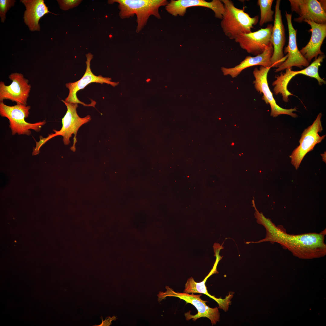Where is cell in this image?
<instances>
[{"mask_svg": "<svg viewBox=\"0 0 326 326\" xmlns=\"http://www.w3.org/2000/svg\"><path fill=\"white\" fill-rule=\"evenodd\" d=\"M255 217L259 224L266 231L265 238L254 243L270 241L277 243L288 249L295 256L301 258H312L324 256L326 245L324 242L326 229L319 233H309L299 235L288 234L281 226H276L261 212L256 209Z\"/></svg>", "mask_w": 326, "mask_h": 326, "instance_id": "obj_1", "label": "cell"}, {"mask_svg": "<svg viewBox=\"0 0 326 326\" xmlns=\"http://www.w3.org/2000/svg\"><path fill=\"white\" fill-rule=\"evenodd\" d=\"M119 3V15L122 19L129 18L136 14L137 25L136 32L139 33L146 25L150 16L153 15L161 18L159 8L165 6L168 2L166 0H110L109 4Z\"/></svg>", "mask_w": 326, "mask_h": 326, "instance_id": "obj_2", "label": "cell"}, {"mask_svg": "<svg viewBox=\"0 0 326 326\" xmlns=\"http://www.w3.org/2000/svg\"><path fill=\"white\" fill-rule=\"evenodd\" d=\"M221 1L224 4V12L220 24L225 35L230 39H235L240 34L251 32L253 26L258 21L259 16L251 17L244 11V8L236 7L231 0Z\"/></svg>", "mask_w": 326, "mask_h": 326, "instance_id": "obj_3", "label": "cell"}, {"mask_svg": "<svg viewBox=\"0 0 326 326\" xmlns=\"http://www.w3.org/2000/svg\"><path fill=\"white\" fill-rule=\"evenodd\" d=\"M30 108V106L18 104L13 106H8L3 102H0V115L8 119L12 135L17 133L19 135L29 136L31 133L30 129L39 132L42 126L46 124L45 120L34 123H29L25 121V119L28 117Z\"/></svg>", "mask_w": 326, "mask_h": 326, "instance_id": "obj_4", "label": "cell"}, {"mask_svg": "<svg viewBox=\"0 0 326 326\" xmlns=\"http://www.w3.org/2000/svg\"><path fill=\"white\" fill-rule=\"evenodd\" d=\"M165 288L166 291L165 292H160L158 295L159 302L167 296L177 297L185 301L187 303L193 305L197 309L198 312L195 315H191L189 312L185 314L187 320L192 319L195 321L200 318L206 317L210 319L212 325L216 324L219 321L220 313L218 308H212L207 305L206 304L207 301L200 298L201 294L196 295L193 293L190 294L184 292H176L168 286Z\"/></svg>", "mask_w": 326, "mask_h": 326, "instance_id": "obj_5", "label": "cell"}, {"mask_svg": "<svg viewBox=\"0 0 326 326\" xmlns=\"http://www.w3.org/2000/svg\"><path fill=\"white\" fill-rule=\"evenodd\" d=\"M322 114L319 113L312 124L303 131L299 140V145L292 151L289 157L292 164L297 170L305 155L312 150L315 146L321 142L326 135L320 136L318 133L323 130L321 122Z\"/></svg>", "mask_w": 326, "mask_h": 326, "instance_id": "obj_6", "label": "cell"}, {"mask_svg": "<svg viewBox=\"0 0 326 326\" xmlns=\"http://www.w3.org/2000/svg\"><path fill=\"white\" fill-rule=\"evenodd\" d=\"M325 58L324 55H319L310 65L301 70L293 71L292 70V68L286 69L285 73H281L280 75L275 77L276 79L272 83V85L274 86L273 91L274 94L276 95L281 94L283 101L285 102H288V97L293 95L288 90V85L294 76L299 74L315 78L320 85L325 84V81L320 77L318 72L319 67L321 66V63Z\"/></svg>", "mask_w": 326, "mask_h": 326, "instance_id": "obj_7", "label": "cell"}, {"mask_svg": "<svg viewBox=\"0 0 326 326\" xmlns=\"http://www.w3.org/2000/svg\"><path fill=\"white\" fill-rule=\"evenodd\" d=\"M62 101L66 105L67 110L62 119V128L59 131L53 130L55 133L53 134L55 137L57 136H62L63 141L66 145L69 144L70 138L72 137V134H74L73 145L70 148V149L75 152L76 150L75 145L77 142L76 137L78 131L82 125L91 120V117L88 115L83 118L80 117L76 110L78 107V104L67 103L63 100Z\"/></svg>", "mask_w": 326, "mask_h": 326, "instance_id": "obj_8", "label": "cell"}, {"mask_svg": "<svg viewBox=\"0 0 326 326\" xmlns=\"http://www.w3.org/2000/svg\"><path fill=\"white\" fill-rule=\"evenodd\" d=\"M87 60L86 70L82 78L79 80L74 82H69L66 83V86L69 91L68 96L64 101L69 103L80 104L85 106H92L95 107L96 102L91 100V102L89 104H86L80 101L78 98L76 94L80 90L84 89L87 85L92 82H96L103 84L106 83L110 84L113 87L117 85L119 82H111V78L104 77L101 75L98 76L95 75L91 72L90 68V62L93 58V55L91 53L86 54Z\"/></svg>", "mask_w": 326, "mask_h": 326, "instance_id": "obj_9", "label": "cell"}, {"mask_svg": "<svg viewBox=\"0 0 326 326\" xmlns=\"http://www.w3.org/2000/svg\"><path fill=\"white\" fill-rule=\"evenodd\" d=\"M9 78L12 81L9 85L0 82V102L9 100L17 104L27 105L31 88L28 80L22 74L17 72L11 74Z\"/></svg>", "mask_w": 326, "mask_h": 326, "instance_id": "obj_10", "label": "cell"}, {"mask_svg": "<svg viewBox=\"0 0 326 326\" xmlns=\"http://www.w3.org/2000/svg\"><path fill=\"white\" fill-rule=\"evenodd\" d=\"M273 25L269 24L264 28L247 34H239L234 39L241 47L249 53L257 56L262 53L272 44L271 36Z\"/></svg>", "mask_w": 326, "mask_h": 326, "instance_id": "obj_11", "label": "cell"}, {"mask_svg": "<svg viewBox=\"0 0 326 326\" xmlns=\"http://www.w3.org/2000/svg\"><path fill=\"white\" fill-rule=\"evenodd\" d=\"M270 68L262 66H260L259 69L257 67L255 68L253 74L255 78L253 83L255 89L260 94H263L262 99L267 104H270L271 116L276 117L281 114H285L294 118L297 117L298 115L293 113V111H296V108H283L277 104L269 87L267 81V74Z\"/></svg>", "mask_w": 326, "mask_h": 326, "instance_id": "obj_12", "label": "cell"}, {"mask_svg": "<svg viewBox=\"0 0 326 326\" xmlns=\"http://www.w3.org/2000/svg\"><path fill=\"white\" fill-rule=\"evenodd\" d=\"M280 0H276L275 6L274 24L271 36L273 48V54L270 60L271 68H278L287 57V55L284 56L283 52L286 37L284 26L280 9Z\"/></svg>", "mask_w": 326, "mask_h": 326, "instance_id": "obj_13", "label": "cell"}, {"mask_svg": "<svg viewBox=\"0 0 326 326\" xmlns=\"http://www.w3.org/2000/svg\"><path fill=\"white\" fill-rule=\"evenodd\" d=\"M289 35L287 46L285 47L284 52L287 53V57L285 61L275 70L277 72L285 69L296 66L300 68L302 66H308L309 64L307 59L301 54L299 50L297 44L296 34L297 30L295 29L292 24V14L285 11Z\"/></svg>", "mask_w": 326, "mask_h": 326, "instance_id": "obj_14", "label": "cell"}, {"mask_svg": "<svg viewBox=\"0 0 326 326\" xmlns=\"http://www.w3.org/2000/svg\"><path fill=\"white\" fill-rule=\"evenodd\" d=\"M292 12L299 15L294 21L301 23L304 20L318 24L326 23V12L317 0H289Z\"/></svg>", "mask_w": 326, "mask_h": 326, "instance_id": "obj_15", "label": "cell"}, {"mask_svg": "<svg viewBox=\"0 0 326 326\" xmlns=\"http://www.w3.org/2000/svg\"><path fill=\"white\" fill-rule=\"evenodd\" d=\"M197 6L209 8L213 11L215 17L221 19L222 18L224 7L223 3L219 0H213L210 2L204 0H171L165 6V8L173 16H183L187 8Z\"/></svg>", "mask_w": 326, "mask_h": 326, "instance_id": "obj_16", "label": "cell"}, {"mask_svg": "<svg viewBox=\"0 0 326 326\" xmlns=\"http://www.w3.org/2000/svg\"><path fill=\"white\" fill-rule=\"evenodd\" d=\"M311 27V39L307 44L299 50L301 54L309 62L318 55L324 54L321 48L326 37V23L318 24L314 21L304 20Z\"/></svg>", "mask_w": 326, "mask_h": 326, "instance_id": "obj_17", "label": "cell"}, {"mask_svg": "<svg viewBox=\"0 0 326 326\" xmlns=\"http://www.w3.org/2000/svg\"><path fill=\"white\" fill-rule=\"evenodd\" d=\"M25 7L23 19L25 24L31 31L40 30L39 21L46 14L51 13L43 0H21Z\"/></svg>", "mask_w": 326, "mask_h": 326, "instance_id": "obj_18", "label": "cell"}, {"mask_svg": "<svg viewBox=\"0 0 326 326\" xmlns=\"http://www.w3.org/2000/svg\"><path fill=\"white\" fill-rule=\"evenodd\" d=\"M273 48L272 44L267 47L261 54L254 57L246 56L238 65L231 68H221L225 75H230L232 78L236 77L244 69L249 67L260 65L265 67H271L270 59L273 55Z\"/></svg>", "mask_w": 326, "mask_h": 326, "instance_id": "obj_19", "label": "cell"}, {"mask_svg": "<svg viewBox=\"0 0 326 326\" xmlns=\"http://www.w3.org/2000/svg\"><path fill=\"white\" fill-rule=\"evenodd\" d=\"M216 271V267L214 266L204 280L200 283L196 282L193 277H190L188 279L185 284L184 292L188 293H199L205 294L214 299L218 303L219 308L226 311L228 310L232 295H229L224 299L217 298L208 293L205 285V283L207 279L211 275L215 273Z\"/></svg>", "mask_w": 326, "mask_h": 326, "instance_id": "obj_20", "label": "cell"}, {"mask_svg": "<svg viewBox=\"0 0 326 326\" xmlns=\"http://www.w3.org/2000/svg\"><path fill=\"white\" fill-rule=\"evenodd\" d=\"M273 0H258L257 4L260 11L259 25L262 26L264 24L273 21L274 11L272 10Z\"/></svg>", "mask_w": 326, "mask_h": 326, "instance_id": "obj_21", "label": "cell"}, {"mask_svg": "<svg viewBox=\"0 0 326 326\" xmlns=\"http://www.w3.org/2000/svg\"><path fill=\"white\" fill-rule=\"evenodd\" d=\"M16 2L14 0H0V17L2 23H4L6 19V14L7 12L11 7L14 6Z\"/></svg>", "mask_w": 326, "mask_h": 326, "instance_id": "obj_22", "label": "cell"}, {"mask_svg": "<svg viewBox=\"0 0 326 326\" xmlns=\"http://www.w3.org/2000/svg\"><path fill=\"white\" fill-rule=\"evenodd\" d=\"M81 0H57L60 8L64 11L67 10L78 6L81 2Z\"/></svg>", "mask_w": 326, "mask_h": 326, "instance_id": "obj_23", "label": "cell"}, {"mask_svg": "<svg viewBox=\"0 0 326 326\" xmlns=\"http://www.w3.org/2000/svg\"><path fill=\"white\" fill-rule=\"evenodd\" d=\"M116 317L113 316L112 318L110 317H107L105 320L103 321L102 318L101 317L102 323L99 325H94V326H109L111 324V321L113 320H115Z\"/></svg>", "mask_w": 326, "mask_h": 326, "instance_id": "obj_24", "label": "cell"}, {"mask_svg": "<svg viewBox=\"0 0 326 326\" xmlns=\"http://www.w3.org/2000/svg\"><path fill=\"white\" fill-rule=\"evenodd\" d=\"M319 1L322 8L326 10V0H320Z\"/></svg>", "mask_w": 326, "mask_h": 326, "instance_id": "obj_25", "label": "cell"}, {"mask_svg": "<svg viewBox=\"0 0 326 326\" xmlns=\"http://www.w3.org/2000/svg\"><path fill=\"white\" fill-rule=\"evenodd\" d=\"M325 152H324V153L323 154H321V156H322V159H323V161L324 162H326V157H326V153H325Z\"/></svg>", "mask_w": 326, "mask_h": 326, "instance_id": "obj_26", "label": "cell"}]
</instances>
